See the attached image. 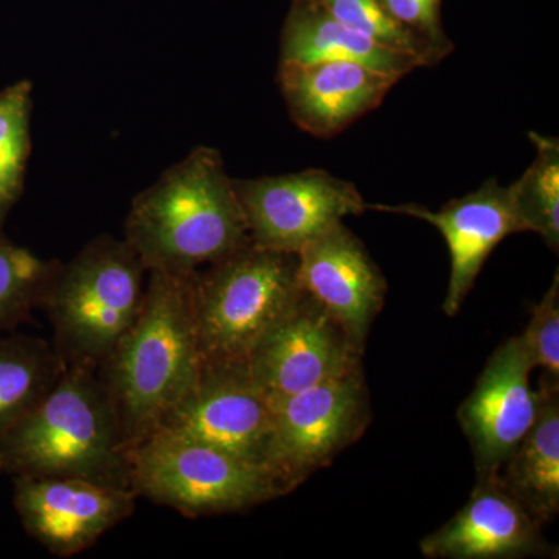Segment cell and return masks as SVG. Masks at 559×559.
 Wrapping results in <instances>:
<instances>
[{
  "mask_svg": "<svg viewBox=\"0 0 559 559\" xmlns=\"http://www.w3.org/2000/svg\"><path fill=\"white\" fill-rule=\"evenodd\" d=\"M194 274L148 272L138 319L98 366L128 451L159 429L200 378Z\"/></svg>",
  "mask_w": 559,
  "mask_h": 559,
  "instance_id": "1",
  "label": "cell"
},
{
  "mask_svg": "<svg viewBox=\"0 0 559 559\" xmlns=\"http://www.w3.org/2000/svg\"><path fill=\"white\" fill-rule=\"evenodd\" d=\"M124 241L148 272L194 274L250 241L235 180L219 151L198 146L138 194Z\"/></svg>",
  "mask_w": 559,
  "mask_h": 559,
  "instance_id": "2",
  "label": "cell"
},
{
  "mask_svg": "<svg viewBox=\"0 0 559 559\" xmlns=\"http://www.w3.org/2000/svg\"><path fill=\"white\" fill-rule=\"evenodd\" d=\"M0 469L132 489L130 451L97 370L66 366L53 389L0 440Z\"/></svg>",
  "mask_w": 559,
  "mask_h": 559,
  "instance_id": "3",
  "label": "cell"
},
{
  "mask_svg": "<svg viewBox=\"0 0 559 559\" xmlns=\"http://www.w3.org/2000/svg\"><path fill=\"white\" fill-rule=\"evenodd\" d=\"M297 253L250 240L194 274L202 367H245L257 345L300 299Z\"/></svg>",
  "mask_w": 559,
  "mask_h": 559,
  "instance_id": "4",
  "label": "cell"
},
{
  "mask_svg": "<svg viewBox=\"0 0 559 559\" xmlns=\"http://www.w3.org/2000/svg\"><path fill=\"white\" fill-rule=\"evenodd\" d=\"M145 264L127 241L100 237L58 266L44 297L66 366L98 369L131 329L146 289Z\"/></svg>",
  "mask_w": 559,
  "mask_h": 559,
  "instance_id": "5",
  "label": "cell"
},
{
  "mask_svg": "<svg viewBox=\"0 0 559 559\" xmlns=\"http://www.w3.org/2000/svg\"><path fill=\"white\" fill-rule=\"evenodd\" d=\"M132 491L187 518L238 513L288 495L274 471L156 430L130 451Z\"/></svg>",
  "mask_w": 559,
  "mask_h": 559,
  "instance_id": "6",
  "label": "cell"
},
{
  "mask_svg": "<svg viewBox=\"0 0 559 559\" xmlns=\"http://www.w3.org/2000/svg\"><path fill=\"white\" fill-rule=\"evenodd\" d=\"M371 417L362 367L274 406L270 468L294 491L366 432Z\"/></svg>",
  "mask_w": 559,
  "mask_h": 559,
  "instance_id": "7",
  "label": "cell"
},
{
  "mask_svg": "<svg viewBox=\"0 0 559 559\" xmlns=\"http://www.w3.org/2000/svg\"><path fill=\"white\" fill-rule=\"evenodd\" d=\"M235 189L250 240L282 252L299 253L347 216L367 210L355 183L318 168L235 180Z\"/></svg>",
  "mask_w": 559,
  "mask_h": 559,
  "instance_id": "8",
  "label": "cell"
},
{
  "mask_svg": "<svg viewBox=\"0 0 559 559\" xmlns=\"http://www.w3.org/2000/svg\"><path fill=\"white\" fill-rule=\"evenodd\" d=\"M362 349L322 305L300 299L257 345L246 362L250 380L272 406L290 395L362 367Z\"/></svg>",
  "mask_w": 559,
  "mask_h": 559,
  "instance_id": "9",
  "label": "cell"
},
{
  "mask_svg": "<svg viewBox=\"0 0 559 559\" xmlns=\"http://www.w3.org/2000/svg\"><path fill=\"white\" fill-rule=\"evenodd\" d=\"M157 430L270 468L274 406L246 367H202L194 388Z\"/></svg>",
  "mask_w": 559,
  "mask_h": 559,
  "instance_id": "10",
  "label": "cell"
},
{
  "mask_svg": "<svg viewBox=\"0 0 559 559\" xmlns=\"http://www.w3.org/2000/svg\"><path fill=\"white\" fill-rule=\"evenodd\" d=\"M135 500L132 489L81 477L17 474L14 484L22 524L58 558L91 549L134 513Z\"/></svg>",
  "mask_w": 559,
  "mask_h": 559,
  "instance_id": "11",
  "label": "cell"
},
{
  "mask_svg": "<svg viewBox=\"0 0 559 559\" xmlns=\"http://www.w3.org/2000/svg\"><path fill=\"white\" fill-rule=\"evenodd\" d=\"M532 370L521 336L503 341L459 407L460 428L473 450L477 476L499 473L535 425L543 395L530 388Z\"/></svg>",
  "mask_w": 559,
  "mask_h": 559,
  "instance_id": "12",
  "label": "cell"
},
{
  "mask_svg": "<svg viewBox=\"0 0 559 559\" xmlns=\"http://www.w3.org/2000/svg\"><path fill=\"white\" fill-rule=\"evenodd\" d=\"M367 210L426 221L440 231L451 259L450 283L441 305L448 318H455L462 310L492 250L509 235L524 231L511 204L509 187L499 186L495 178L437 212L418 204H367Z\"/></svg>",
  "mask_w": 559,
  "mask_h": 559,
  "instance_id": "13",
  "label": "cell"
},
{
  "mask_svg": "<svg viewBox=\"0 0 559 559\" xmlns=\"http://www.w3.org/2000/svg\"><path fill=\"white\" fill-rule=\"evenodd\" d=\"M419 551L429 559H521L551 557L554 547L496 473L477 476L465 506L423 538Z\"/></svg>",
  "mask_w": 559,
  "mask_h": 559,
  "instance_id": "14",
  "label": "cell"
},
{
  "mask_svg": "<svg viewBox=\"0 0 559 559\" xmlns=\"http://www.w3.org/2000/svg\"><path fill=\"white\" fill-rule=\"evenodd\" d=\"M300 289L344 326L366 352L371 323L384 305L388 283L362 241L337 224L297 253Z\"/></svg>",
  "mask_w": 559,
  "mask_h": 559,
  "instance_id": "15",
  "label": "cell"
},
{
  "mask_svg": "<svg viewBox=\"0 0 559 559\" xmlns=\"http://www.w3.org/2000/svg\"><path fill=\"white\" fill-rule=\"evenodd\" d=\"M400 79L359 62H280L278 83L290 119L301 131L331 139L381 106Z\"/></svg>",
  "mask_w": 559,
  "mask_h": 559,
  "instance_id": "16",
  "label": "cell"
},
{
  "mask_svg": "<svg viewBox=\"0 0 559 559\" xmlns=\"http://www.w3.org/2000/svg\"><path fill=\"white\" fill-rule=\"evenodd\" d=\"M280 53V62L286 64L359 62L400 80L412 70L423 68L417 58L374 43L307 0H294L283 25Z\"/></svg>",
  "mask_w": 559,
  "mask_h": 559,
  "instance_id": "17",
  "label": "cell"
},
{
  "mask_svg": "<svg viewBox=\"0 0 559 559\" xmlns=\"http://www.w3.org/2000/svg\"><path fill=\"white\" fill-rule=\"evenodd\" d=\"M538 418L498 476L540 525L559 514V389L540 384Z\"/></svg>",
  "mask_w": 559,
  "mask_h": 559,
  "instance_id": "18",
  "label": "cell"
},
{
  "mask_svg": "<svg viewBox=\"0 0 559 559\" xmlns=\"http://www.w3.org/2000/svg\"><path fill=\"white\" fill-rule=\"evenodd\" d=\"M64 370L53 345L28 337L0 341V440L53 389Z\"/></svg>",
  "mask_w": 559,
  "mask_h": 559,
  "instance_id": "19",
  "label": "cell"
},
{
  "mask_svg": "<svg viewBox=\"0 0 559 559\" xmlns=\"http://www.w3.org/2000/svg\"><path fill=\"white\" fill-rule=\"evenodd\" d=\"M536 157L509 187L511 204L522 230L535 231L550 250H559V142L530 132Z\"/></svg>",
  "mask_w": 559,
  "mask_h": 559,
  "instance_id": "20",
  "label": "cell"
},
{
  "mask_svg": "<svg viewBox=\"0 0 559 559\" xmlns=\"http://www.w3.org/2000/svg\"><path fill=\"white\" fill-rule=\"evenodd\" d=\"M57 263L0 238V325L43 305Z\"/></svg>",
  "mask_w": 559,
  "mask_h": 559,
  "instance_id": "21",
  "label": "cell"
},
{
  "mask_svg": "<svg viewBox=\"0 0 559 559\" xmlns=\"http://www.w3.org/2000/svg\"><path fill=\"white\" fill-rule=\"evenodd\" d=\"M31 86L16 84L0 95V210L20 194L28 156Z\"/></svg>",
  "mask_w": 559,
  "mask_h": 559,
  "instance_id": "22",
  "label": "cell"
},
{
  "mask_svg": "<svg viewBox=\"0 0 559 559\" xmlns=\"http://www.w3.org/2000/svg\"><path fill=\"white\" fill-rule=\"evenodd\" d=\"M353 31L369 36L374 43L421 61L423 68L439 64L432 51L417 36L392 20L378 0H307Z\"/></svg>",
  "mask_w": 559,
  "mask_h": 559,
  "instance_id": "23",
  "label": "cell"
},
{
  "mask_svg": "<svg viewBox=\"0 0 559 559\" xmlns=\"http://www.w3.org/2000/svg\"><path fill=\"white\" fill-rule=\"evenodd\" d=\"M533 369L544 370L543 384L559 389V274L532 310L527 329L520 334Z\"/></svg>",
  "mask_w": 559,
  "mask_h": 559,
  "instance_id": "24",
  "label": "cell"
},
{
  "mask_svg": "<svg viewBox=\"0 0 559 559\" xmlns=\"http://www.w3.org/2000/svg\"><path fill=\"white\" fill-rule=\"evenodd\" d=\"M385 13L401 27L429 47L437 62L454 51L441 24V0H378Z\"/></svg>",
  "mask_w": 559,
  "mask_h": 559,
  "instance_id": "25",
  "label": "cell"
}]
</instances>
